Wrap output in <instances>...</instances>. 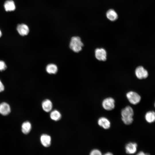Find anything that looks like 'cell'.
I'll return each mask as SVG.
<instances>
[{
	"label": "cell",
	"mask_w": 155,
	"mask_h": 155,
	"mask_svg": "<svg viewBox=\"0 0 155 155\" xmlns=\"http://www.w3.org/2000/svg\"><path fill=\"white\" fill-rule=\"evenodd\" d=\"M84 44L82 42L80 38L78 36L72 37L69 44V47L73 51L78 53L82 49Z\"/></svg>",
	"instance_id": "obj_1"
},
{
	"label": "cell",
	"mask_w": 155,
	"mask_h": 155,
	"mask_svg": "<svg viewBox=\"0 0 155 155\" xmlns=\"http://www.w3.org/2000/svg\"><path fill=\"white\" fill-rule=\"evenodd\" d=\"M135 74L139 79L146 78L148 75L147 71L142 66H139L135 70Z\"/></svg>",
	"instance_id": "obj_4"
},
{
	"label": "cell",
	"mask_w": 155,
	"mask_h": 155,
	"mask_svg": "<svg viewBox=\"0 0 155 155\" xmlns=\"http://www.w3.org/2000/svg\"><path fill=\"white\" fill-rule=\"evenodd\" d=\"M95 57L99 61H104L106 59V52L103 48H97L95 51Z\"/></svg>",
	"instance_id": "obj_5"
},
{
	"label": "cell",
	"mask_w": 155,
	"mask_h": 155,
	"mask_svg": "<svg viewBox=\"0 0 155 155\" xmlns=\"http://www.w3.org/2000/svg\"><path fill=\"white\" fill-rule=\"evenodd\" d=\"M121 114L122 117H133L134 115V111L132 108L128 106L122 110Z\"/></svg>",
	"instance_id": "obj_9"
},
{
	"label": "cell",
	"mask_w": 155,
	"mask_h": 155,
	"mask_svg": "<svg viewBox=\"0 0 155 155\" xmlns=\"http://www.w3.org/2000/svg\"><path fill=\"white\" fill-rule=\"evenodd\" d=\"M4 87L2 83L0 80V92L4 90Z\"/></svg>",
	"instance_id": "obj_22"
},
{
	"label": "cell",
	"mask_w": 155,
	"mask_h": 155,
	"mask_svg": "<svg viewBox=\"0 0 155 155\" xmlns=\"http://www.w3.org/2000/svg\"><path fill=\"white\" fill-rule=\"evenodd\" d=\"M90 154V155H101L102 154V153L101 152L98 150L97 149H94L92 150L91 151Z\"/></svg>",
	"instance_id": "obj_20"
},
{
	"label": "cell",
	"mask_w": 155,
	"mask_h": 155,
	"mask_svg": "<svg viewBox=\"0 0 155 155\" xmlns=\"http://www.w3.org/2000/svg\"><path fill=\"white\" fill-rule=\"evenodd\" d=\"M126 97L129 102L134 105L138 104L141 100L140 96L137 93L132 91L127 92Z\"/></svg>",
	"instance_id": "obj_2"
},
{
	"label": "cell",
	"mask_w": 155,
	"mask_h": 155,
	"mask_svg": "<svg viewBox=\"0 0 155 155\" xmlns=\"http://www.w3.org/2000/svg\"><path fill=\"white\" fill-rule=\"evenodd\" d=\"M121 119L124 123L127 125L131 124L133 122V117H122Z\"/></svg>",
	"instance_id": "obj_19"
},
{
	"label": "cell",
	"mask_w": 155,
	"mask_h": 155,
	"mask_svg": "<svg viewBox=\"0 0 155 155\" xmlns=\"http://www.w3.org/2000/svg\"><path fill=\"white\" fill-rule=\"evenodd\" d=\"M51 119L55 121L59 120L61 118V113L58 111L55 110L52 111L50 114Z\"/></svg>",
	"instance_id": "obj_18"
},
{
	"label": "cell",
	"mask_w": 155,
	"mask_h": 155,
	"mask_svg": "<svg viewBox=\"0 0 155 155\" xmlns=\"http://www.w3.org/2000/svg\"><path fill=\"white\" fill-rule=\"evenodd\" d=\"M16 29L19 34L22 36L27 35L29 31L28 26L24 24H18Z\"/></svg>",
	"instance_id": "obj_7"
},
{
	"label": "cell",
	"mask_w": 155,
	"mask_h": 155,
	"mask_svg": "<svg viewBox=\"0 0 155 155\" xmlns=\"http://www.w3.org/2000/svg\"><path fill=\"white\" fill-rule=\"evenodd\" d=\"M40 141L42 145L44 147L50 146L51 144V136L46 134H43L40 137Z\"/></svg>",
	"instance_id": "obj_10"
},
{
	"label": "cell",
	"mask_w": 155,
	"mask_h": 155,
	"mask_svg": "<svg viewBox=\"0 0 155 155\" xmlns=\"http://www.w3.org/2000/svg\"><path fill=\"white\" fill-rule=\"evenodd\" d=\"M107 18L111 21H114L118 18V15L115 11L113 9H110L106 13Z\"/></svg>",
	"instance_id": "obj_17"
},
{
	"label": "cell",
	"mask_w": 155,
	"mask_h": 155,
	"mask_svg": "<svg viewBox=\"0 0 155 155\" xmlns=\"http://www.w3.org/2000/svg\"><path fill=\"white\" fill-rule=\"evenodd\" d=\"M32 128L30 123L28 121H26L22 125V131L25 134H27L29 133Z\"/></svg>",
	"instance_id": "obj_15"
},
{
	"label": "cell",
	"mask_w": 155,
	"mask_h": 155,
	"mask_svg": "<svg viewBox=\"0 0 155 155\" xmlns=\"http://www.w3.org/2000/svg\"><path fill=\"white\" fill-rule=\"evenodd\" d=\"M137 144L136 143L129 142L125 146L126 152L128 154H134L137 151Z\"/></svg>",
	"instance_id": "obj_6"
},
{
	"label": "cell",
	"mask_w": 155,
	"mask_h": 155,
	"mask_svg": "<svg viewBox=\"0 0 155 155\" xmlns=\"http://www.w3.org/2000/svg\"><path fill=\"white\" fill-rule=\"evenodd\" d=\"M4 6L6 11H13L16 8L14 2L12 0L6 1L4 3Z\"/></svg>",
	"instance_id": "obj_13"
},
{
	"label": "cell",
	"mask_w": 155,
	"mask_h": 155,
	"mask_svg": "<svg viewBox=\"0 0 155 155\" xmlns=\"http://www.w3.org/2000/svg\"><path fill=\"white\" fill-rule=\"evenodd\" d=\"M6 68L7 66L5 63L3 61H0V71L4 70Z\"/></svg>",
	"instance_id": "obj_21"
},
{
	"label": "cell",
	"mask_w": 155,
	"mask_h": 155,
	"mask_svg": "<svg viewBox=\"0 0 155 155\" xmlns=\"http://www.w3.org/2000/svg\"><path fill=\"white\" fill-rule=\"evenodd\" d=\"M146 121L152 123L155 121V112L153 111H149L146 112L145 115Z\"/></svg>",
	"instance_id": "obj_14"
},
{
	"label": "cell",
	"mask_w": 155,
	"mask_h": 155,
	"mask_svg": "<svg viewBox=\"0 0 155 155\" xmlns=\"http://www.w3.org/2000/svg\"><path fill=\"white\" fill-rule=\"evenodd\" d=\"M11 112L9 105L7 103L3 102L0 104V113L5 116L8 115Z\"/></svg>",
	"instance_id": "obj_11"
},
{
	"label": "cell",
	"mask_w": 155,
	"mask_h": 155,
	"mask_svg": "<svg viewBox=\"0 0 155 155\" xmlns=\"http://www.w3.org/2000/svg\"><path fill=\"white\" fill-rule=\"evenodd\" d=\"M115 100L111 97H108L104 99L102 102L103 108L107 111H111L115 107Z\"/></svg>",
	"instance_id": "obj_3"
},
{
	"label": "cell",
	"mask_w": 155,
	"mask_h": 155,
	"mask_svg": "<svg viewBox=\"0 0 155 155\" xmlns=\"http://www.w3.org/2000/svg\"><path fill=\"white\" fill-rule=\"evenodd\" d=\"M46 71L50 74H55L58 71V67L55 64L50 63L46 67Z\"/></svg>",
	"instance_id": "obj_16"
},
{
	"label": "cell",
	"mask_w": 155,
	"mask_h": 155,
	"mask_svg": "<svg viewBox=\"0 0 155 155\" xmlns=\"http://www.w3.org/2000/svg\"><path fill=\"white\" fill-rule=\"evenodd\" d=\"M113 154L111 153L108 152L105 154V155H112Z\"/></svg>",
	"instance_id": "obj_24"
},
{
	"label": "cell",
	"mask_w": 155,
	"mask_h": 155,
	"mask_svg": "<svg viewBox=\"0 0 155 155\" xmlns=\"http://www.w3.org/2000/svg\"><path fill=\"white\" fill-rule=\"evenodd\" d=\"M42 106L44 111L49 112L51 111L52 108L53 104L50 100L46 99L42 102Z\"/></svg>",
	"instance_id": "obj_12"
},
{
	"label": "cell",
	"mask_w": 155,
	"mask_h": 155,
	"mask_svg": "<svg viewBox=\"0 0 155 155\" xmlns=\"http://www.w3.org/2000/svg\"><path fill=\"white\" fill-rule=\"evenodd\" d=\"M1 35H2V33L1 30H0V37L1 36Z\"/></svg>",
	"instance_id": "obj_25"
},
{
	"label": "cell",
	"mask_w": 155,
	"mask_h": 155,
	"mask_svg": "<svg viewBox=\"0 0 155 155\" xmlns=\"http://www.w3.org/2000/svg\"><path fill=\"white\" fill-rule=\"evenodd\" d=\"M146 154H145L143 151H140L139 152H138V153L137 154V155H146Z\"/></svg>",
	"instance_id": "obj_23"
},
{
	"label": "cell",
	"mask_w": 155,
	"mask_h": 155,
	"mask_svg": "<svg viewBox=\"0 0 155 155\" xmlns=\"http://www.w3.org/2000/svg\"><path fill=\"white\" fill-rule=\"evenodd\" d=\"M98 123L99 126L104 129H109L111 127V123L109 120L104 117L99 118L98 121Z\"/></svg>",
	"instance_id": "obj_8"
},
{
	"label": "cell",
	"mask_w": 155,
	"mask_h": 155,
	"mask_svg": "<svg viewBox=\"0 0 155 155\" xmlns=\"http://www.w3.org/2000/svg\"><path fill=\"white\" fill-rule=\"evenodd\" d=\"M154 107L155 108V102H154Z\"/></svg>",
	"instance_id": "obj_26"
}]
</instances>
